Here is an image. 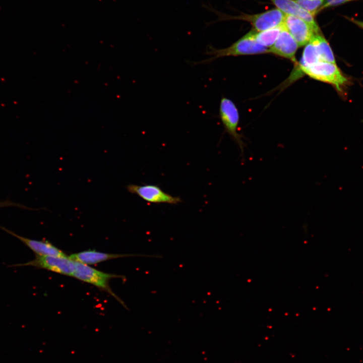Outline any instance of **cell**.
Masks as SVG:
<instances>
[{"label":"cell","mask_w":363,"mask_h":363,"mask_svg":"<svg viewBox=\"0 0 363 363\" xmlns=\"http://www.w3.org/2000/svg\"><path fill=\"white\" fill-rule=\"evenodd\" d=\"M304 10L315 16L320 12L325 0H294Z\"/></svg>","instance_id":"obj_16"},{"label":"cell","mask_w":363,"mask_h":363,"mask_svg":"<svg viewBox=\"0 0 363 363\" xmlns=\"http://www.w3.org/2000/svg\"><path fill=\"white\" fill-rule=\"evenodd\" d=\"M9 205V203L8 202H0V207L1 206H8Z\"/></svg>","instance_id":"obj_19"},{"label":"cell","mask_w":363,"mask_h":363,"mask_svg":"<svg viewBox=\"0 0 363 363\" xmlns=\"http://www.w3.org/2000/svg\"><path fill=\"white\" fill-rule=\"evenodd\" d=\"M213 11H214L213 9ZM219 21L239 20L250 23L256 32H261L281 26L283 24L285 14L278 9L253 15L241 14L238 16H229L215 11Z\"/></svg>","instance_id":"obj_4"},{"label":"cell","mask_w":363,"mask_h":363,"mask_svg":"<svg viewBox=\"0 0 363 363\" xmlns=\"http://www.w3.org/2000/svg\"><path fill=\"white\" fill-rule=\"evenodd\" d=\"M219 112L225 132L238 145L243 155L245 145L241 135L237 132L239 113L235 104L230 99L222 97L220 102Z\"/></svg>","instance_id":"obj_5"},{"label":"cell","mask_w":363,"mask_h":363,"mask_svg":"<svg viewBox=\"0 0 363 363\" xmlns=\"http://www.w3.org/2000/svg\"><path fill=\"white\" fill-rule=\"evenodd\" d=\"M349 20H350L352 23H353L356 25L358 26L359 27L362 28L363 29V22L358 21L355 19H349L347 18Z\"/></svg>","instance_id":"obj_18"},{"label":"cell","mask_w":363,"mask_h":363,"mask_svg":"<svg viewBox=\"0 0 363 363\" xmlns=\"http://www.w3.org/2000/svg\"><path fill=\"white\" fill-rule=\"evenodd\" d=\"M126 188L130 193L138 195L148 203L177 204L182 202L179 197L164 192L157 185L130 184Z\"/></svg>","instance_id":"obj_6"},{"label":"cell","mask_w":363,"mask_h":363,"mask_svg":"<svg viewBox=\"0 0 363 363\" xmlns=\"http://www.w3.org/2000/svg\"><path fill=\"white\" fill-rule=\"evenodd\" d=\"M352 1L354 0H325L324 4L320 12L325 9L335 7Z\"/></svg>","instance_id":"obj_17"},{"label":"cell","mask_w":363,"mask_h":363,"mask_svg":"<svg viewBox=\"0 0 363 363\" xmlns=\"http://www.w3.org/2000/svg\"><path fill=\"white\" fill-rule=\"evenodd\" d=\"M298 47L297 42L283 25L278 37L269 48L268 52L294 62Z\"/></svg>","instance_id":"obj_9"},{"label":"cell","mask_w":363,"mask_h":363,"mask_svg":"<svg viewBox=\"0 0 363 363\" xmlns=\"http://www.w3.org/2000/svg\"><path fill=\"white\" fill-rule=\"evenodd\" d=\"M75 268L72 277L91 284L113 296L124 307L125 302L116 295L109 286V281L113 278H122V275L105 273L88 265L75 261Z\"/></svg>","instance_id":"obj_3"},{"label":"cell","mask_w":363,"mask_h":363,"mask_svg":"<svg viewBox=\"0 0 363 363\" xmlns=\"http://www.w3.org/2000/svg\"><path fill=\"white\" fill-rule=\"evenodd\" d=\"M320 58L316 46L311 40L305 45L302 57L297 67H307L320 62Z\"/></svg>","instance_id":"obj_15"},{"label":"cell","mask_w":363,"mask_h":363,"mask_svg":"<svg viewBox=\"0 0 363 363\" xmlns=\"http://www.w3.org/2000/svg\"><path fill=\"white\" fill-rule=\"evenodd\" d=\"M283 25L297 42L299 47L306 45L314 35L317 34L308 22L292 15L285 14Z\"/></svg>","instance_id":"obj_8"},{"label":"cell","mask_w":363,"mask_h":363,"mask_svg":"<svg viewBox=\"0 0 363 363\" xmlns=\"http://www.w3.org/2000/svg\"><path fill=\"white\" fill-rule=\"evenodd\" d=\"M14 236L20 239L37 255L52 256L56 257H67L68 256L61 250L59 249L51 243L34 239H28L15 233L10 232Z\"/></svg>","instance_id":"obj_12"},{"label":"cell","mask_w":363,"mask_h":363,"mask_svg":"<svg viewBox=\"0 0 363 363\" xmlns=\"http://www.w3.org/2000/svg\"><path fill=\"white\" fill-rule=\"evenodd\" d=\"M285 14L299 17L308 22L316 33L320 32V28L314 17L304 10L294 0H270Z\"/></svg>","instance_id":"obj_10"},{"label":"cell","mask_w":363,"mask_h":363,"mask_svg":"<svg viewBox=\"0 0 363 363\" xmlns=\"http://www.w3.org/2000/svg\"><path fill=\"white\" fill-rule=\"evenodd\" d=\"M137 256L153 257V256H146L145 255L110 254L89 250L72 254L69 256V257L74 261L89 265L96 264L111 259Z\"/></svg>","instance_id":"obj_11"},{"label":"cell","mask_w":363,"mask_h":363,"mask_svg":"<svg viewBox=\"0 0 363 363\" xmlns=\"http://www.w3.org/2000/svg\"><path fill=\"white\" fill-rule=\"evenodd\" d=\"M282 27L283 24L263 31H255V38L259 44L269 48L277 40Z\"/></svg>","instance_id":"obj_14"},{"label":"cell","mask_w":363,"mask_h":363,"mask_svg":"<svg viewBox=\"0 0 363 363\" xmlns=\"http://www.w3.org/2000/svg\"><path fill=\"white\" fill-rule=\"evenodd\" d=\"M296 69L292 76L293 79L305 74L316 80L330 84L339 91L347 82L336 64L320 61L309 66Z\"/></svg>","instance_id":"obj_2"},{"label":"cell","mask_w":363,"mask_h":363,"mask_svg":"<svg viewBox=\"0 0 363 363\" xmlns=\"http://www.w3.org/2000/svg\"><path fill=\"white\" fill-rule=\"evenodd\" d=\"M311 40L316 46L320 61L335 64L332 49L321 32L315 34Z\"/></svg>","instance_id":"obj_13"},{"label":"cell","mask_w":363,"mask_h":363,"mask_svg":"<svg viewBox=\"0 0 363 363\" xmlns=\"http://www.w3.org/2000/svg\"><path fill=\"white\" fill-rule=\"evenodd\" d=\"M43 268L62 275L72 276L75 271V261L69 256L37 255L32 261L23 264Z\"/></svg>","instance_id":"obj_7"},{"label":"cell","mask_w":363,"mask_h":363,"mask_svg":"<svg viewBox=\"0 0 363 363\" xmlns=\"http://www.w3.org/2000/svg\"><path fill=\"white\" fill-rule=\"evenodd\" d=\"M255 31L253 30L241 37L229 46L217 49L209 46L206 54L210 57L195 63V65L208 64L221 57L236 56L269 53V48L259 44L255 38Z\"/></svg>","instance_id":"obj_1"}]
</instances>
